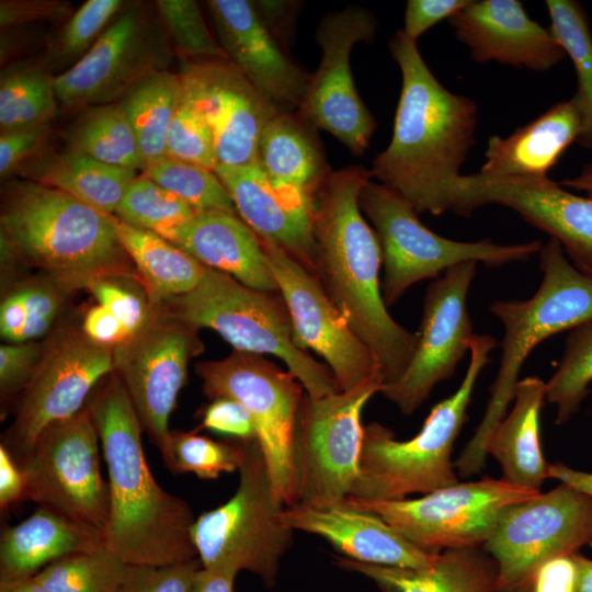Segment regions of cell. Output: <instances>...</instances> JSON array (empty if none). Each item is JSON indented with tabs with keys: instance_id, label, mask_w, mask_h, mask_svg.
I'll return each instance as SVG.
<instances>
[{
	"instance_id": "c3c4849f",
	"label": "cell",
	"mask_w": 592,
	"mask_h": 592,
	"mask_svg": "<svg viewBox=\"0 0 592 592\" xmlns=\"http://www.w3.org/2000/svg\"><path fill=\"white\" fill-rule=\"evenodd\" d=\"M119 280L123 278L99 280L90 285L88 291L99 305L109 309L123 323L129 337H133L148 325L153 307L146 294L138 293Z\"/></svg>"
},
{
	"instance_id": "680465c9",
	"label": "cell",
	"mask_w": 592,
	"mask_h": 592,
	"mask_svg": "<svg viewBox=\"0 0 592 592\" xmlns=\"http://www.w3.org/2000/svg\"><path fill=\"white\" fill-rule=\"evenodd\" d=\"M25 492V479L24 475L8 452V449L0 445V506L1 509H8L11 504H14L21 500H24Z\"/></svg>"
},
{
	"instance_id": "e7e4bbea",
	"label": "cell",
	"mask_w": 592,
	"mask_h": 592,
	"mask_svg": "<svg viewBox=\"0 0 592 592\" xmlns=\"http://www.w3.org/2000/svg\"><path fill=\"white\" fill-rule=\"evenodd\" d=\"M579 565L578 592H592V559L577 554Z\"/></svg>"
},
{
	"instance_id": "94428289",
	"label": "cell",
	"mask_w": 592,
	"mask_h": 592,
	"mask_svg": "<svg viewBox=\"0 0 592 592\" xmlns=\"http://www.w3.org/2000/svg\"><path fill=\"white\" fill-rule=\"evenodd\" d=\"M236 576L230 571L202 567L195 576L190 592H235Z\"/></svg>"
},
{
	"instance_id": "9f6ffc18",
	"label": "cell",
	"mask_w": 592,
	"mask_h": 592,
	"mask_svg": "<svg viewBox=\"0 0 592 592\" xmlns=\"http://www.w3.org/2000/svg\"><path fill=\"white\" fill-rule=\"evenodd\" d=\"M70 4L56 0H2L0 2L1 27L36 20H61L68 15Z\"/></svg>"
},
{
	"instance_id": "9a60e30c",
	"label": "cell",
	"mask_w": 592,
	"mask_h": 592,
	"mask_svg": "<svg viewBox=\"0 0 592 592\" xmlns=\"http://www.w3.org/2000/svg\"><path fill=\"white\" fill-rule=\"evenodd\" d=\"M113 372L114 348L72 327L56 330L43 341L41 360L1 444L19 463L47 426L82 410L95 385Z\"/></svg>"
},
{
	"instance_id": "ba28073f",
	"label": "cell",
	"mask_w": 592,
	"mask_h": 592,
	"mask_svg": "<svg viewBox=\"0 0 592 592\" xmlns=\"http://www.w3.org/2000/svg\"><path fill=\"white\" fill-rule=\"evenodd\" d=\"M241 443L236 492L224 504L195 519L192 539L203 568L236 574L246 570L272 588L281 560L293 545L294 531L282 522L285 505L274 496L257 440Z\"/></svg>"
},
{
	"instance_id": "f907efd6",
	"label": "cell",
	"mask_w": 592,
	"mask_h": 592,
	"mask_svg": "<svg viewBox=\"0 0 592 592\" xmlns=\"http://www.w3.org/2000/svg\"><path fill=\"white\" fill-rule=\"evenodd\" d=\"M43 352V342L8 343L0 346V392L2 402L23 391Z\"/></svg>"
},
{
	"instance_id": "d6986e66",
	"label": "cell",
	"mask_w": 592,
	"mask_h": 592,
	"mask_svg": "<svg viewBox=\"0 0 592 592\" xmlns=\"http://www.w3.org/2000/svg\"><path fill=\"white\" fill-rule=\"evenodd\" d=\"M476 266V262L455 265L426 289L411 361L402 375L380 391L403 414L413 413L469 352L475 333L467 294Z\"/></svg>"
},
{
	"instance_id": "be15d7a7",
	"label": "cell",
	"mask_w": 592,
	"mask_h": 592,
	"mask_svg": "<svg viewBox=\"0 0 592 592\" xmlns=\"http://www.w3.org/2000/svg\"><path fill=\"white\" fill-rule=\"evenodd\" d=\"M560 184L567 189L583 191L592 197V163L585 166L579 175L566 179Z\"/></svg>"
},
{
	"instance_id": "7402d4cb",
	"label": "cell",
	"mask_w": 592,
	"mask_h": 592,
	"mask_svg": "<svg viewBox=\"0 0 592 592\" xmlns=\"http://www.w3.org/2000/svg\"><path fill=\"white\" fill-rule=\"evenodd\" d=\"M180 75L212 130L218 164L257 161L261 134L281 111L229 60L189 62Z\"/></svg>"
},
{
	"instance_id": "8d00e7d4",
	"label": "cell",
	"mask_w": 592,
	"mask_h": 592,
	"mask_svg": "<svg viewBox=\"0 0 592 592\" xmlns=\"http://www.w3.org/2000/svg\"><path fill=\"white\" fill-rule=\"evenodd\" d=\"M55 77L37 62L7 66L0 76L1 133L49 125L57 112Z\"/></svg>"
},
{
	"instance_id": "f5cc1de1",
	"label": "cell",
	"mask_w": 592,
	"mask_h": 592,
	"mask_svg": "<svg viewBox=\"0 0 592 592\" xmlns=\"http://www.w3.org/2000/svg\"><path fill=\"white\" fill-rule=\"evenodd\" d=\"M49 133V125L0 134V175L7 178L39 155Z\"/></svg>"
},
{
	"instance_id": "b9f144b4",
	"label": "cell",
	"mask_w": 592,
	"mask_h": 592,
	"mask_svg": "<svg viewBox=\"0 0 592 592\" xmlns=\"http://www.w3.org/2000/svg\"><path fill=\"white\" fill-rule=\"evenodd\" d=\"M159 451L172 474H194L205 480L238 471L242 460L241 440L215 441L195 430L170 431Z\"/></svg>"
},
{
	"instance_id": "3957f363",
	"label": "cell",
	"mask_w": 592,
	"mask_h": 592,
	"mask_svg": "<svg viewBox=\"0 0 592 592\" xmlns=\"http://www.w3.org/2000/svg\"><path fill=\"white\" fill-rule=\"evenodd\" d=\"M107 468L109 516L104 545L127 565L168 566L197 557L190 504L167 492L151 474L143 424L116 373L88 405Z\"/></svg>"
},
{
	"instance_id": "db71d44e",
	"label": "cell",
	"mask_w": 592,
	"mask_h": 592,
	"mask_svg": "<svg viewBox=\"0 0 592 592\" xmlns=\"http://www.w3.org/2000/svg\"><path fill=\"white\" fill-rule=\"evenodd\" d=\"M577 554L557 556L542 563L530 578L523 592H578Z\"/></svg>"
},
{
	"instance_id": "4fadbf2b",
	"label": "cell",
	"mask_w": 592,
	"mask_h": 592,
	"mask_svg": "<svg viewBox=\"0 0 592 592\" xmlns=\"http://www.w3.org/2000/svg\"><path fill=\"white\" fill-rule=\"evenodd\" d=\"M99 433L89 408L47 426L18 463L24 500L104 532L109 483L101 474Z\"/></svg>"
},
{
	"instance_id": "8fae6325",
	"label": "cell",
	"mask_w": 592,
	"mask_h": 592,
	"mask_svg": "<svg viewBox=\"0 0 592 592\" xmlns=\"http://www.w3.org/2000/svg\"><path fill=\"white\" fill-rule=\"evenodd\" d=\"M383 387L372 380L319 399L305 395L294 437L297 504L329 508L351 494L360 470L362 411Z\"/></svg>"
},
{
	"instance_id": "f6af8a7d",
	"label": "cell",
	"mask_w": 592,
	"mask_h": 592,
	"mask_svg": "<svg viewBox=\"0 0 592 592\" xmlns=\"http://www.w3.org/2000/svg\"><path fill=\"white\" fill-rule=\"evenodd\" d=\"M182 95L167 134L168 157L215 171L218 166L212 130L183 80Z\"/></svg>"
},
{
	"instance_id": "2e32d148",
	"label": "cell",
	"mask_w": 592,
	"mask_h": 592,
	"mask_svg": "<svg viewBox=\"0 0 592 592\" xmlns=\"http://www.w3.org/2000/svg\"><path fill=\"white\" fill-rule=\"evenodd\" d=\"M198 331L153 308L148 325L114 348V373L158 448L171 431L169 420L186 383L189 364L204 351Z\"/></svg>"
},
{
	"instance_id": "7c38bea8",
	"label": "cell",
	"mask_w": 592,
	"mask_h": 592,
	"mask_svg": "<svg viewBox=\"0 0 592 592\" xmlns=\"http://www.w3.org/2000/svg\"><path fill=\"white\" fill-rule=\"evenodd\" d=\"M539 492L503 478L486 477L459 481L415 499L374 501L348 497L344 501L377 514L420 549L439 554L451 548L482 547L508 506Z\"/></svg>"
},
{
	"instance_id": "74e56055",
	"label": "cell",
	"mask_w": 592,
	"mask_h": 592,
	"mask_svg": "<svg viewBox=\"0 0 592 592\" xmlns=\"http://www.w3.org/2000/svg\"><path fill=\"white\" fill-rule=\"evenodd\" d=\"M70 294L55 280L43 276L18 281L0 306V332L9 343L32 342L47 334Z\"/></svg>"
},
{
	"instance_id": "277c9868",
	"label": "cell",
	"mask_w": 592,
	"mask_h": 592,
	"mask_svg": "<svg viewBox=\"0 0 592 592\" xmlns=\"http://www.w3.org/2000/svg\"><path fill=\"white\" fill-rule=\"evenodd\" d=\"M0 241L2 261L38 267L70 293L103 278L141 285L107 214L32 180L3 186Z\"/></svg>"
},
{
	"instance_id": "83f0119b",
	"label": "cell",
	"mask_w": 592,
	"mask_h": 592,
	"mask_svg": "<svg viewBox=\"0 0 592 592\" xmlns=\"http://www.w3.org/2000/svg\"><path fill=\"white\" fill-rule=\"evenodd\" d=\"M580 128L573 101L558 102L508 137H490L479 173L491 178H548L547 172L577 141Z\"/></svg>"
},
{
	"instance_id": "ffe728a7",
	"label": "cell",
	"mask_w": 592,
	"mask_h": 592,
	"mask_svg": "<svg viewBox=\"0 0 592 592\" xmlns=\"http://www.w3.org/2000/svg\"><path fill=\"white\" fill-rule=\"evenodd\" d=\"M499 204L516 212L561 246L572 264L592 278V197H582L545 179L460 174L452 187V210L470 216Z\"/></svg>"
},
{
	"instance_id": "7dc6e473",
	"label": "cell",
	"mask_w": 592,
	"mask_h": 592,
	"mask_svg": "<svg viewBox=\"0 0 592 592\" xmlns=\"http://www.w3.org/2000/svg\"><path fill=\"white\" fill-rule=\"evenodd\" d=\"M121 0H89L84 2L64 26L57 53L66 60L81 59L99 39L107 23L121 11Z\"/></svg>"
},
{
	"instance_id": "681fc988",
	"label": "cell",
	"mask_w": 592,
	"mask_h": 592,
	"mask_svg": "<svg viewBox=\"0 0 592 592\" xmlns=\"http://www.w3.org/2000/svg\"><path fill=\"white\" fill-rule=\"evenodd\" d=\"M198 558L168 566L128 565L116 592H190Z\"/></svg>"
},
{
	"instance_id": "d4e9b609",
	"label": "cell",
	"mask_w": 592,
	"mask_h": 592,
	"mask_svg": "<svg viewBox=\"0 0 592 592\" xmlns=\"http://www.w3.org/2000/svg\"><path fill=\"white\" fill-rule=\"evenodd\" d=\"M227 190L239 217L259 238L270 239L312 271V200L275 187L254 161L218 164L214 171Z\"/></svg>"
},
{
	"instance_id": "6da1fadb",
	"label": "cell",
	"mask_w": 592,
	"mask_h": 592,
	"mask_svg": "<svg viewBox=\"0 0 592 592\" xmlns=\"http://www.w3.org/2000/svg\"><path fill=\"white\" fill-rule=\"evenodd\" d=\"M371 170L350 166L331 171L312 200V274L354 333L374 355L384 386L396 382L417 345L412 333L389 315L382 296V253L358 204Z\"/></svg>"
},
{
	"instance_id": "ee69618b",
	"label": "cell",
	"mask_w": 592,
	"mask_h": 592,
	"mask_svg": "<svg viewBox=\"0 0 592 592\" xmlns=\"http://www.w3.org/2000/svg\"><path fill=\"white\" fill-rule=\"evenodd\" d=\"M144 174L184 201L196 213L217 209L237 214L216 173L202 166L166 157L146 167Z\"/></svg>"
},
{
	"instance_id": "816d5d0a",
	"label": "cell",
	"mask_w": 592,
	"mask_h": 592,
	"mask_svg": "<svg viewBox=\"0 0 592 592\" xmlns=\"http://www.w3.org/2000/svg\"><path fill=\"white\" fill-rule=\"evenodd\" d=\"M201 428L231 436L235 440H255L251 414L239 401L220 397L213 399L202 411Z\"/></svg>"
},
{
	"instance_id": "4316f807",
	"label": "cell",
	"mask_w": 592,
	"mask_h": 592,
	"mask_svg": "<svg viewBox=\"0 0 592 592\" xmlns=\"http://www.w3.org/2000/svg\"><path fill=\"white\" fill-rule=\"evenodd\" d=\"M171 242L250 288L278 293L260 238L237 214L198 212L177 230Z\"/></svg>"
},
{
	"instance_id": "d6a6232c",
	"label": "cell",
	"mask_w": 592,
	"mask_h": 592,
	"mask_svg": "<svg viewBox=\"0 0 592 592\" xmlns=\"http://www.w3.org/2000/svg\"><path fill=\"white\" fill-rule=\"evenodd\" d=\"M24 164L21 173L27 180L61 190L107 215H115L128 185L137 177L136 170L68 150L38 155Z\"/></svg>"
},
{
	"instance_id": "5bb4252c",
	"label": "cell",
	"mask_w": 592,
	"mask_h": 592,
	"mask_svg": "<svg viewBox=\"0 0 592 592\" xmlns=\"http://www.w3.org/2000/svg\"><path fill=\"white\" fill-rule=\"evenodd\" d=\"M592 546V497L559 483L508 506L482 546L496 560L498 589L523 591L535 570Z\"/></svg>"
},
{
	"instance_id": "5b68a950",
	"label": "cell",
	"mask_w": 592,
	"mask_h": 592,
	"mask_svg": "<svg viewBox=\"0 0 592 592\" xmlns=\"http://www.w3.org/2000/svg\"><path fill=\"white\" fill-rule=\"evenodd\" d=\"M539 266L543 278L531 298L496 300L489 306L504 328L502 354L481 422L454 463L463 477L485 467L489 436L514 398L519 373L530 353L549 337L592 319V278L568 261L555 239L543 244Z\"/></svg>"
},
{
	"instance_id": "8992f818",
	"label": "cell",
	"mask_w": 592,
	"mask_h": 592,
	"mask_svg": "<svg viewBox=\"0 0 592 592\" xmlns=\"http://www.w3.org/2000/svg\"><path fill=\"white\" fill-rule=\"evenodd\" d=\"M497 340L475 334L469 364L455 392L436 403L413 437L398 441L378 422L364 426L360 470L350 498L400 500L459 482L452 462L454 443L467 421V408L479 374L490 362Z\"/></svg>"
},
{
	"instance_id": "44dd1931",
	"label": "cell",
	"mask_w": 592,
	"mask_h": 592,
	"mask_svg": "<svg viewBox=\"0 0 592 592\" xmlns=\"http://www.w3.org/2000/svg\"><path fill=\"white\" fill-rule=\"evenodd\" d=\"M164 59L145 14L125 10L81 59L55 77L57 102L68 110L116 103L141 79L166 70Z\"/></svg>"
},
{
	"instance_id": "e575fe53",
	"label": "cell",
	"mask_w": 592,
	"mask_h": 592,
	"mask_svg": "<svg viewBox=\"0 0 592 592\" xmlns=\"http://www.w3.org/2000/svg\"><path fill=\"white\" fill-rule=\"evenodd\" d=\"M182 90L180 73L160 70L138 81L117 102L136 135L145 168L168 157L167 134Z\"/></svg>"
},
{
	"instance_id": "836d02e7",
	"label": "cell",
	"mask_w": 592,
	"mask_h": 592,
	"mask_svg": "<svg viewBox=\"0 0 592 592\" xmlns=\"http://www.w3.org/2000/svg\"><path fill=\"white\" fill-rule=\"evenodd\" d=\"M107 216L153 308L196 287L205 265L170 240Z\"/></svg>"
},
{
	"instance_id": "e0dca14e",
	"label": "cell",
	"mask_w": 592,
	"mask_h": 592,
	"mask_svg": "<svg viewBox=\"0 0 592 592\" xmlns=\"http://www.w3.org/2000/svg\"><path fill=\"white\" fill-rule=\"evenodd\" d=\"M376 30L375 16L360 7L326 14L316 31L321 60L298 107L317 128L330 133L355 156L368 148L376 121L357 93L350 55L356 43L372 42Z\"/></svg>"
},
{
	"instance_id": "ab89813d",
	"label": "cell",
	"mask_w": 592,
	"mask_h": 592,
	"mask_svg": "<svg viewBox=\"0 0 592 592\" xmlns=\"http://www.w3.org/2000/svg\"><path fill=\"white\" fill-rule=\"evenodd\" d=\"M127 566L101 546L57 559L34 578L49 592H116Z\"/></svg>"
},
{
	"instance_id": "4dcf8cb0",
	"label": "cell",
	"mask_w": 592,
	"mask_h": 592,
	"mask_svg": "<svg viewBox=\"0 0 592 592\" xmlns=\"http://www.w3.org/2000/svg\"><path fill=\"white\" fill-rule=\"evenodd\" d=\"M257 161L275 187L311 200L332 171L317 127L298 110L280 112L267 122Z\"/></svg>"
},
{
	"instance_id": "52a82bcc",
	"label": "cell",
	"mask_w": 592,
	"mask_h": 592,
	"mask_svg": "<svg viewBox=\"0 0 592 592\" xmlns=\"http://www.w3.org/2000/svg\"><path fill=\"white\" fill-rule=\"evenodd\" d=\"M155 309L217 332L236 351L278 357L311 399L340 391L328 366L294 343L291 317L278 293L250 288L206 266L193 291Z\"/></svg>"
},
{
	"instance_id": "003e7915",
	"label": "cell",
	"mask_w": 592,
	"mask_h": 592,
	"mask_svg": "<svg viewBox=\"0 0 592 592\" xmlns=\"http://www.w3.org/2000/svg\"><path fill=\"white\" fill-rule=\"evenodd\" d=\"M493 592H523L517 589H496Z\"/></svg>"
},
{
	"instance_id": "6f0895ef",
	"label": "cell",
	"mask_w": 592,
	"mask_h": 592,
	"mask_svg": "<svg viewBox=\"0 0 592 592\" xmlns=\"http://www.w3.org/2000/svg\"><path fill=\"white\" fill-rule=\"evenodd\" d=\"M81 330L93 342L109 348L130 338L123 323L102 305L92 306L86 312Z\"/></svg>"
},
{
	"instance_id": "6125c7cd",
	"label": "cell",
	"mask_w": 592,
	"mask_h": 592,
	"mask_svg": "<svg viewBox=\"0 0 592 592\" xmlns=\"http://www.w3.org/2000/svg\"><path fill=\"white\" fill-rule=\"evenodd\" d=\"M547 478L556 479L592 497V473L573 469L558 462L548 465Z\"/></svg>"
},
{
	"instance_id": "9c48e42d",
	"label": "cell",
	"mask_w": 592,
	"mask_h": 592,
	"mask_svg": "<svg viewBox=\"0 0 592 592\" xmlns=\"http://www.w3.org/2000/svg\"><path fill=\"white\" fill-rule=\"evenodd\" d=\"M358 204L379 242L384 266L380 288L386 307L415 283L439 277L455 265L482 262L490 267L501 266L525 261L543 247L539 240L499 244L444 238L426 228L413 206L383 183L368 181L360 192Z\"/></svg>"
},
{
	"instance_id": "f546056e",
	"label": "cell",
	"mask_w": 592,
	"mask_h": 592,
	"mask_svg": "<svg viewBox=\"0 0 592 592\" xmlns=\"http://www.w3.org/2000/svg\"><path fill=\"white\" fill-rule=\"evenodd\" d=\"M335 565L373 580L383 592H493L498 589L496 560L483 547L451 548L422 569L372 565L337 557Z\"/></svg>"
},
{
	"instance_id": "f35d334b",
	"label": "cell",
	"mask_w": 592,
	"mask_h": 592,
	"mask_svg": "<svg viewBox=\"0 0 592 592\" xmlns=\"http://www.w3.org/2000/svg\"><path fill=\"white\" fill-rule=\"evenodd\" d=\"M550 30L571 59L577 78V91L571 99L580 116L577 144L592 149V33L588 15L578 1H545Z\"/></svg>"
},
{
	"instance_id": "603a6c76",
	"label": "cell",
	"mask_w": 592,
	"mask_h": 592,
	"mask_svg": "<svg viewBox=\"0 0 592 592\" xmlns=\"http://www.w3.org/2000/svg\"><path fill=\"white\" fill-rule=\"evenodd\" d=\"M206 4L227 59L281 112L298 110L310 76L285 54L252 1Z\"/></svg>"
},
{
	"instance_id": "bcb514c9",
	"label": "cell",
	"mask_w": 592,
	"mask_h": 592,
	"mask_svg": "<svg viewBox=\"0 0 592 592\" xmlns=\"http://www.w3.org/2000/svg\"><path fill=\"white\" fill-rule=\"evenodd\" d=\"M159 14L177 53L183 58L228 60L192 0H158Z\"/></svg>"
},
{
	"instance_id": "7bdbcfd3",
	"label": "cell",
	"mask_w": 592,
	"mask_h": 592,
	"mask_svg": "<svg viewBox=\"0 0 592 592\" xmlns=\"http://www.w3.org/2000/svg\"><path fill=\"white\" fill-rule=\"evenodd\" d=\"M592 383V319L569 331L557 369L546 383V400L556 406L563 424L580 409Z\"/></svg>"
},
{
	"instance_id": "1f68e13d",
	"label": "cell",
	"mask_w": 592,
	"mask_h": 592,
	"mask_svg": "<svg viewBox=\"0 0 592 592\" xmlns=\"http://www.w3.org/2000/svg\"><path fill=\"white\" fill-rule=\"evenodd\" d=\"M511 411L492 430L487 455L502 469V478L515 486L540 491L547 479L539 439V414L546 400V383L537 376L517 382Z\"/></svg>"
},
{
	"instance_id": "484cf974",
	"label": "cell",
	"mask_w": 592,
	"mask_h": 592,
	"mask_svg": "<svg viewBox=\"0 0 592 592\" xmlns=\"http://www.w3.org/2000/svg\"><path fill=\"white\" fill-rule=\"evenodd\" d=\"M281 519L288 528L323 537L345 558L360 562L422 569L437 557L414 546L377 514L345 501L329 508L286 506Z\"/></svg>"
},
{
	"instance_id": "7a4b0ae2",
	"label": "cell",
	"mask_w": 592,
	"mask_h": 592,
	"mask_svg": "<svg viewBox=\"0 0 592 592\" xmlns=\"http://www.w3.org/2000/svg\"><path fill=\"white\" fill-rule=\"evenodd\" d=\"M389 50L401 71L392 136L372 162V175L419 213L452 209V187L475 144L477 105L444 88L417 42L398 31Z\"/></svg>"
},
{
	"instance_id": "f1b7e54d",
	"label": "cell",
	"mask_w": 592,
	"mask_h": 592,
	"mask_svg": "<svg viewBox=\"0 0 592 592\" xmlns=\"http://www.w3.org/2000/svg\"><path fill=\"white\" fill-rule=\"evenodd\" d=\"M104 545L103 533L39 506L0 540V587L36 576L65 556Z\"/></svg>"
},
{
	"instance_id": "60d3db41",
	"label": "cell",
	"mask_w": 592,
	"mask_h": 592,
	"mask_svg": "<svg viewBox=\"0 0 592 592\" xmlns=\"http://www.w3.org/2000/svg\"><path fill=\"white\" fill-rule=\"evenodd\" d=\"M195 214L184 201L145 174L130 182L115 212V216L126 224L170 241Z\"/></svg>"
},
{
	"instance_id": "91938a15",
	"label": "cell",
	"mask_w": 592,
	"mask_h": 592,
	"mask_svg": "<svg viewBox=\"0 0 592 592\" xmlns=\"http://www.w3.org/2000/svg\"><path fill=\"white\" fill-rule=\"evenodd\" d=\"M252 4L265 26L275 36L285 41L291 32L295 2L293 1H252ZM278 41V39H277Z\"/></svg>"
},
{
	"instance_id": "03108f58",
	"label": "cell",
	"mask_w": 592,
	"mask_h": 592,
	"mask_svg": "<svg viewBox=\"0 0 592 592\" xmlns=\"http://www.w3.org/2000/svg\"><path fill=\"white\" fill-rule=\"evenodd\" d=\"M0 592H49L34 577L21 580L5 587H0Z\"/></svg>"
},
{
	"instance_id": "cb8c5ba5",
	"label": "cell",
	"mask_w": 592,
	"mask_h": 592,
	"mask_svg": "<svg viewBox=\"0 0 592 592\" xmlns=\"http://www.w3.org/2000/svg\"><path fill=\"white\" fill-rule=\"evenodd\" d=\"M449 23L477 62L546 71L567 56L551 30L532 20L517 0H469Z\"/></svg>"
},
{
	"instance_id": "d590c367",
	"label": "cell",
	"mask_w": 592,
	"mask_h": 592,
	"mask_svg": "<svg viewBox=\"0 0 592 592\" xmlns=\"http://www.w3.org/2000/svg\"><path fill=\"white\" fill-rule=\"evenodd\" d=\"M66 139L68 151L116 167L145 169L136 135L117 102L84 107Z\"/></svg>"
},
{
	"instance_id": "11a10c76",
	"label": "cell",
	"mask_w": 592,
	"mask_h": 592,
	"mask_svg": "<svg viewBox=\"0 0 592 592\" xmlns=\"http://www.w3.org/2000/svg\"><path fill=\"white\" fill-rule=\"evenodd\" d=\"M469 0H409L406 5L402 32L415 41L439 22L451 19Z\"/></svg>"
},
{
	"instance_id": "30bf717a",
	"label": "cell",
	"mask_w": 592,
	"mask_h": 592,
	"mask_svg": "<svg viewBox=\"0 0 592 592\" xmlns=\"http://www.w3.org/2000/svg\"><path fill=\"white\" fill-rule=\"evenodd\" d=\"M195 373L209 400L227 397L246 407L274 496L285 508L296 505L294 437L306 395L303 385L263 355L236 350L223 360L197 362Z\"/></svg>"
},
{
	"instance_id": "ac0fdd59",
	"label": "cell",
	"mask_w": 592,
	"mask_h": 592,
	"mask_svg": "<svg viewBox=\"0 0 592 592\" xmlns=\"http://www.w3.org/2000/svg\"><path fill=\"white\" fill-rule=\"evenodd\" d=\"M278 294L293 327V340L303 351L321 356L340 391L372 380L384 383L366 344L331 303L315 275L270 239L260 238Z\"/></svg>"
}]
</instances>
